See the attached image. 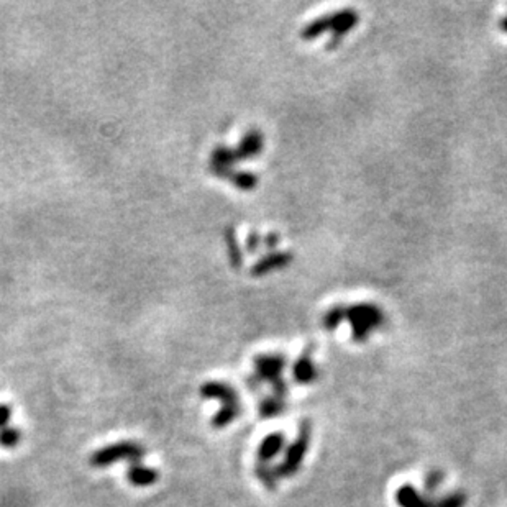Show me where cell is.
<instances>
[{
	"instance_id": "8fae6325",
	"label": "cell",
	"mask_w": 507,
	"mask_h": 507,
	"mask_svg": "<svg viewBox=\"0 0 507 507\" xmlns=\"http://www.w3.org/2000/svg\"><path fill=\"white\" fill-rule=\"evenodd\" d=\"M466 496L463 492H450V494L443 496L440 501L433 502V507H465Z\"/></svg>"
},
{
	"instance_id": "3957f363",
	"label": "cell",
	"mask_w": 507,
	"mask_h": 507,
	"mask_svg": "<svg viewBox=\"0 0 507 507\" xmlns=\"http://www.w3.org/2000/svg\"><path fill=\"white\" fill-rule=\"evenodd\" d=\"M309 440H310V426L307 422H304L301 426L299 435H297L296 440L286 448L284 460L275 468L277 478L294 476L296 473L299 471V468L302 465V461H304V456L307 453V447H309Z\"/></svg>"
},
{
	"instance_id": "7c38bea8",
	"label": "cell",
	"mask_w": 507,
	"mask_h": 507,
	"mask_svg": "<svg viewBox=\"0 0 507 507\" xmlns=\"http://www.w3.org/2000/svg\"><path fill=\"white\" fill-rule=\"evenodd\" d=\"M20 430L13 427H6L0 430V445L6 448H15L20 442Z\"/></svg>"
},
{
	"instance_id": "9a60e30c",
	"label": "cell",
	"mask_w": 507,
	"mask_h": 507,
	"mask_svg": "<svg viewBox=\"0 0 507 507\" xmlns=\"http://www.w3.org/2000/svg\"><path fill=\"white\" fill-rule=\"evenodd\" d=\"M504 28L507 30V18H506V22H504Z\"/></svg>"
},
{
	"instance_id": "7a4b0ae2",
	"label": "cell",
	"mask_w": 507,
	"mask_h": 507,
	"mask_svg": "<svg viewBox=\"0 0 507 507\" xmlns=\"http://www.w3.org/2000/svg\"><path fill=\"white\" fill-rule=\"evenodd\" d=\"M143 456H145V448L138 445V443L120 442L97 450L94 455H92L91 463L92 466L96 468H105L112 465V463L121 460L130 461V465H133V463H141V458Z\"/></svg>"
},
{
	"instance_id": "9c48e42d",
	"label": "cell",
	"mask_w": 507,
	"mask_h": 507,
	"mask_svg": "<svg viewBox=\"0 0 507 507\" xmlns=\"http://www.w3.org/2000/svg\"><path fill=\"white\" fill-rule=\"evenodd\" d=\"M282 411H284V402H282V399L276 397L275 394L271 397H266L260 406V414L263 417H275Z\"/></svg>"
},
{
	"instance_id": "30bf717a",
	"label": "cell",
	"mask_w": 507,
	"mask_h": 507,
	"mask_svg": "<svg viewBox=\"0 0 507 507\" xmlns=\"http://www.w3.org/2000/svg\"><path fill=\"white\" fill-rule=\"evenodd\" d=\"M256 475H258V478H260V481L263 482V485L268 487V489H275L276 481H277L275 468L266 465V463H260V465L256 466Z\"/></svg>"
},
{
	"instance_id": "277c9868",
	"label": "cell",
	"mask_w": 507,
	"mask_h": 507,
	"mask_svg": "<svg viewBox=\"0 0 507 507\" xmlns=\"http://www.w3.org/2000/svg\"><path fill=\"white\" fill-rule=\"evenodd\" d=\"M284 367V358L282 357H261L256 360V378L260 381H268L275 388V396L282 399L287 393V386L281 381L279 374ZM258 381V383H260Z\"/></svg>"
},
{
	"instance_id": "52a82bcc",
	"label": "cell",
	"mask_w": 507,
	"mask_h": 507,
	"mask_svg": "<svg viewBox=\"0 0 507 507\" xmlns=\"http://www.w3.org/2000/svg\"><path fill=\"white\" fill-rule=\"evenodd\" d=\"M129 481L133 486L145 487L153 485V482L158 481V471L153 470V468H146L141 465V463H133L129 468Z\"/></svg>"
},
{
	"instance_id": "ba28073f",
	"label": "cell",
	"mask_w": 507,
	"mask_h": 507,
	"mask_svg": "<svg viewBox=\"0 0 507 507\" xmlns=\"http://www.w3.org/2000/svg\"><path fill=\"white\" fill-rule=\"evenodd\" d=\"M315 368H314V363L310 362L309 357H304L301 358L299 362L296 363L294 367V378L297 383L301 384H307V383H312L315 379Z\"/></svg>"
},
{
	"instance_id": "6da1fadb",
	"label": "cell",
	"mask_w": 507,
	"mask_h": 507,
	"mask_svg": "<svg viewBox=\"0 0 507 507\" xmlns=\"http://www.w3.org/2000/svg\"><path fill=\"white\" fill-rule=\"evenodd\" d=\"M202 397L217 399L222 402V409L212 419V426L216 428H223L235 421L240 414V401H238L237 391L225 383H206L201 388Z\"/></svg>"
},
{
	"instance_id": "5bb4252c",
	"label": "cell",
	"mask_w": 507,
	"mask_h": 507,
	"mask_svg": "<svg viewBox=\"0 0 507 507\" xmlns=\"http://www.w3.org/2000/svg\"><path fill=\"white\" fill-rule=\"evenodd\" d=\"M12 416V409L6 406V404H0V430L7 427L8 421H11Z\"/></svg>"
},
{
	"instance_id": "8992f818",
	"label": "cell",
	"mask_w": 507,
	"mask_h": 507,
	"mask_svg": "<svg viewBox=\"0 0 507 507\" xmlns=\"http://www.w3.org/2000/svg\"><path fill=\"white\" fill-rule=\"evenodd\" d=\"M396 499L401 507H433V501L422 496L412 485H404L399 487Z\"/></svg>"
},
{
	"instance_id": "5b68a950",
	"label": "cell",
	"mask_w": 507,
	"mask_h": 507,
	"mask_svg": "<svg viewBox=\"0 0 507 507\" xmlns=\"http://www.w3.org/2000/svg\"><path fill=\"white\" fill-rule=\"evenodd\" d=\"M286 447V437L282 435L281 432H275L271 435L263 438L260 443V448H258V461L260 463H270L271 460L279 455V453L284 450Z\"/></svg>"
},
{
	"instance_id": "4fadbf2b",
	"label": "cell",
	"mask_w": 507,
	"mask_h": 507,
	"mask_svg": "<svg viewBox=\"0 0 507 507\" xmlns=\"http://www.w3.org/2000/svg\"><path fill=\"white\" fill-rule=\"evenodd\" d=\"M442 480H443V476H442L440 471H432L430 475L426 478V489L428 492H433L438 486H440Z\"/></svg>"
}]
</instances>
